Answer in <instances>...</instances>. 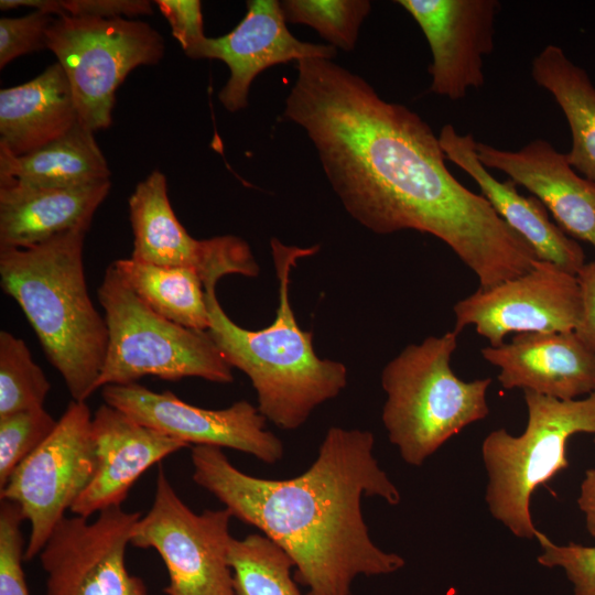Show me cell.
<instances>
[{
	"label": "cell",
	"mask_w": 595,
	"mask_h": 595,
	"mask_svg": "<svg viewBox=\"0 0 595 595\" xmlns=\"http://www.w3.org/2000/svg\"><path fill=\"white\" fill-rule=\"evenodd\" d=\"M154 3L167 20L171 32L184 53L202 60L207 36L204 33L202 2L198 0H155Z\"/></svg>",
	"instance_id": "cell-33"
},
{
	"label": "cell",
	"mask_w": 595,
	"mask_h": 595,
	"mask_svg": "<svg viewBox=\"0 0 595 595\" xmlns=\"http://www.w3.org/2000/svg\"><path fill=\"white\" fill-rule=\"evenodd\" d=\"M46 48L69 82L79 123L95 132L111 125L116 91L128 74L159 63L165 47L143 21L62 15L47 30Z\"/></svg>",
	"instance_id": "cell-8"
},
{
	"label": "cell",
	"mask_w": 595,
	"mask_h": 595,
	"mask_svg": "<svg viewBox=\"0 0 595 595\" xmlns=\"http://www.w3.org/2000/svg\"><path fill=\"white\" fill-rule=\"evenodd\" d=\"M23 520L15 502L1 499L0 595H30L22 567L26 545L20 528Z\"/></svg>",
	"instance_id": "cell-30"
},
{
	"label": "cell",
	"mask_w": 595,
	"mask_h": 595,
	"mask_svg": "<svg viewBox=\"0 0 595 595\" xmlns=\"http://www.w3.org/2000/svg\"><path fill=\"white\" fill-rule=\"evenodd\" d=\"M105 403L137 422L184 443L237 450L273 464L283 444L266 429V418L246 400L220 410L190 404L171 391L155 392L137 382L102 387Z\"/></svg>",
	"instance_id": "cell-13"
},
{
	"label": "cell",
	"mask_w": 595,
	"mask_h": 595,
	"mask_svg": "<svg viewBox=\"0 0 595 595\" xmlns=\"http://www.w3.org/2000/svg\"><path fill=\"white\" fill-rule=\"evenodd\" d=\"M582 312L575 333L595 351V260L585 262L576 273Z\"/></svg>",
	"instance_id": "cell-35"
},
{
	"label": "cell",
	"mask_w": 595,
	"mask_h": 595,
	"mask_svg": "<svg viewBox=\"0 0 595 595\" xmlns=\"http://www.w3.org/2000/svg\"><path fill=\"white\" fill-rule=\"evenodd\" d=\"M93 414L71 401L51 435L12 473L0 498L15 502L30 523L24 561L40 554L56 524L91 482L96 455Z\"/></svg>",
	"instance_id": "cell-10"
},
{
	"label": "cell",
	"mask_w": 595,
	"mask_h": 595,
	"mask_svg": "<svg viewBox=\"0 0 595 595\" xmlns=\"http://www.w3.org/2000/svg\"><path fill=\"white\" fill-rule=\"evenodd\" d=\"M422 30L431 53L430 90L451 100L484 85L483 58L494 50L496 0H398Z\"/></svg>",
	"instance_id": "cell-15"
},
{
	"label": "cell",
	"mask_w": 595,
	"mask_h": 595,
	"mask_svg": "<svg viewBox=\"0 0 595 595\" xmlns=\"http://www.w3.org/2000/svg\"><path fill=\"white\" fill-rule=\"evenodd\" d=\"M286 23L313 28L329 45L353 51L359 30L371 10L368 0H283Z\"/></svg>",
	"instance_id": "cell-28"
},
{
	"label": "cell",
	"mask_w": 595,
	"mask_h": 595,
	"mask_svg": "<svg viewBox=\"0 0 595 595\" xmlns=\"http://www.w3.org/2000/svg\"><path fill=\"white\" fill-rule=\"evenodd\" d=\"M439 141L446 160L467 173L480 188L497 215L532 248L539 261L552 263L576 273L585 263L583 248L555 223L536 196H524L512 180H497L479 161L476 140L470 133L461 134L444 125Z\"/></svg>",
	"instance_id": "cell-20"
},
{
	"label": "cell",
	"mask_w": 595,
	"mask_h": 595,
	"mask_svg": "<svg viewBox=\"0 0 595 595\" xmlns=\"http://www.w3.org/2000/svg\"><path fill=\"white\" fill-rule=\"evenodd\" d=\"M87 228L29 248L0 249L3 292L21 307L74 401L85 402L108 347V327L88 294L83 250Z\"/></svg>",
	"instance_id": "cell-4"
},
{
	"label": "cell",
	"mask_w": 595,
	"mask_h": 595,
	"mask_svg": "<svg viewBox=\"0 0 595 595\" xmlns=\"http://www.w3.org/2000/svg\"><path fill=\"white\" fill-rule=\"evenodd\" d=\"M108 347L97 388L133 383L153 376L218 383L234 380L231 366L206 331L177 325L152 311L111 264L98 288Z\"/></svg>",
	"instance_id": "cell-7"
},
{
	"label": "cell",
	"mask_w": 595,
	"mask_h": 595,
	"mask_svg": "<svg viewBox=\"0 0 595 595\" xmlns=\"http://www.w3.org/2000/svg\"><path fill=\"white\" fill-rule=\"evenodd\" d=\"M110 174L94 132L80 123L23 155L0 149V185L72 187L108 181Z\"/></svg>",
	"instance_id": "cell-23"
},
{
	"label": "cell",
	"mask_w": 595,
	"mask_h": 595,
	"mask_svg": "<svg viewBox=\"0 0 595 595\" xmlns=\"http://www.w3.org/2000/svg\"><path fill=\"white\" fill-rule=\"evenodd\" d=\"M91 433L96 470L71 507L76 516L90 517L121 506L137 479L151 466L188 445L145 426L104 403L93 414Z\"/></svg>",
	"instance_id": "cell-17"
},
{
	"label": "cell",
	"mask_w": 595,
	"mask_h": 595,
	"mask_svg": "<svg viewBox=\"0 0 595 595\" xmlns=\"http://www.w3.org/2000/svg\"><path fill=\"white\" fill-rule=\"evenodd\" d=\"M231 517L227 508L195 513L160 467L152 506L133 526L130 543L160 554L166 595H236L228 564Z\"/></svg>",
	"instance_id": "cell-9"
},
{
	"label": "cell",
	"mask_w": 595,
	"mask_h": 595,
	"mask_svg": "<svg viewBox=\"0 0 595 595\" xmlns=\"http://www.w3.org/2000/svg\"><path fill=\"white\" fill-rule=\"evenodd\" d=\"M476 153L484 166L506 173L540 199L567 236L595 247V181L576 172L565 153L544 139L518 151L477 141Z\"/></svg>",
	"instance_id": "cell-18"
},
{
	"label": "cell",
	"mask_w": 595,
	"mask_h": 595,
	"mask_svg": "<svg viewBox=\"0 0 595 595\" xmlns=\"http://www.w3.org/2000/svg\"><path fill=\"white\" fill-rule=\"evenodd\" d=\"M536 539L542 549L537 559L540 565L562 569L572 584L573 595H595V547L573 542L559 545L540 531Z\"/></svg>",
	"instance_id": "cell-31"
},
{
	"label": "cell",
	"mask_w": 595,
	"mask_h": 595,
	"mask_svg": "<svg viewBox=\"0 0 595 595\" xmlns=\"http://www.w3.org/2000/svg\"><path fill=\"white\" fill-rule=\"evenodd\" d=\"M374 443L369 431L332 426L314 463L288 479L248 475L220 447L195 445L192 477L290 555L305 595H351L357 576L392 574L405 564L372 542L363 517V496L391 506L401 499L372 454Z\"/></svg>",
	"instance_id": "cell-2"
},
{
	"label": "cell",
	"mask_w": 595,
	"mask_h": 595,
	"mask_svg": "<svg viewBox=\"0 0 595 595\" xmlns=\"http://www.w3.org/2000/svg\"><path fill=\"white\" fill-rule=\"evenodd\" d=\"M140 512L121 506L98 512L89 522L64 517L39 558L46 573V595H149L143 580L126 567V549Z\"/></svg>",
	"instance_id": "cell-11"
},
{
	"label": "cell",
	"mask_w": 595,
	"mask_h": 595,
	"mask_svg": "<svg viewBox=\"0 0 595 595\" xmlns=\"http://www.w3.org/2000/svg\"><path fill=\"white\" fill-rule=\"evenodd\" d=\"M283 116L304 130L344 208L370 231L439 238L482 289L532 268V248L452 175L428 122L361 76L332 60L298 61Z\"/></svg>",
	"instance_id": "cell-1"
},
{
	"label": "cell",
	"mask_w": 595,
	"mask_h": 595,
	"mask_svg": "<svg viewBox=\"0 0 595 595\" xmlns=\"http://www.w3.org/2000/svg\"><path fill=\"white\" fill-rule=\"evenodd\" d=\"M528 421L519 436L505 429L483 441L488 474L486 502L491 516L516 537L533 539V491L569 466L566 445L576 433H595V391L582 399L559 400L524 390Z\"/></svg>",
	"instance_id": "cell-6"
},
{
	"label": "cell",
	"mask_w": 595,
	"mask_h": 595,
	"mask_svg": "<svg viewBox=\"0 0 595 595\" xmlns=\"http://www.w3.org/2000/svg\"><path fill=\"white\" fill-rule=\"evenodd\" d=\"M577 505L585 515L588 533L595 538V468L585 472V477L580 487Z\"/></svg>",
	"instance_id": "cell-36"
},
{
	"label": "cell",
	"mask_w": 595,
	"mask_h": 595,
	"mask_svg": "<svg viewBox=\"0 0 595 595\" xmlns=\"http://www.w3.org/2000/svg\"><path fill=\"white\" fill-rule=\"evenodd\" d=\"M531 76L560 106L571 132L565 153L571 166L595 181V86L582 67L558 45L549 44L533 58Z\"/></svg>",
	"instance_id": "cell-24"
},
{
	"label": "cell",
	"mask_w": 595,
	"mask_h": 595,
	"mask_svg": "<svg viewBox=\"0 0 595 595\" xmlns=\"http://www.w3.org/2000/svg\"><path fill=\"white\" fill-rule=\"evenodd\" d=\"M51 383L25 342L0 332V418L43 408Z\"/></svg>",
	"instance_id": "cell-27"
},
{
	"label": "cell",
	"mask_w": 595,
	"mask_h": 595,
	"mask_svg": "<svg viewBox=\"0 0 595 595\" xmlns=\"http://www.w3.org/2000/svg\"><path fill=\"white\" fill-rule=\"evenodd\" d=\"M128 205L133 231L131 258L193 269L204 288L217 285L226 274H259L252 251L241 238L223 235L197 240L186 231L170 204L166 177L159 170L138 183Z\"/></svg>",
	"instance_id": "cell-14"
},
{
	"label": "cell",
	"mask_w": 595,
	"mask_h": 595,
	"mask_svg": "<svg viewBox=\"0 0 595 595\" xmlns=\"http://www.w3.org/2000/svg\"><path fill=\"white\" fill-rule=\"evenodd\" d=\"M79 123L69 82L56 62L33 79L0 90V149L19 156Z\"/></svg>",
	"instance_id": "cell-22"
},
{
	"label": "cell",
	"mask_w": 595,
	"mask_h": 595,
	"mask_svg": "<svg viewBox=\"0 0 595 595\" xmlns=\"http://www.w3.org/2000/svg\"><path fill=\"white\" fill-rule=\"evenodd\" d=\"M482 355L499 369L505 389L521 388L559 400L595 391V351L575 331L516 334L510 343L483 348Z\"/></svg>",
	"instance_id": "cell-19"
},
{
	"label": "cell",
	"mask_w": 595,
	"mask_h": 595,
	"mask_svg": "<svg viewBox=\"0 0 595 595\" xmlns=\"http://www.w3.org/2000/svg\"><path fill=\"white\" fill-rule=\"evenodd\" d=\"M112 266L152 311L177 325L208 331L206 293L195 270L158 266L133 258L116 260Z\"/></svg>",
	"instance_id": "cell-25"
},
{
	"label": "cell",
	"mask_w": 595,
	"mask_h": 595,
	"mask_svg": "<svg viewBox=\"0 0 595 595\" xmlns=\"http://www.w3.org/2000/svg\"><path fill=\"white\" fill-rule=\"evenodd\" d=\"M457 336L452 331L411 344L382 370V423L411 466H421L448 439L489 413L491 379L464 381L452 370Z\"/></svg>",
	"instance_id": "cell-5"
},
{
	"label": "cell",
	"mask_w": 595,
	"mask_h": 595,
	"mask_svg": "<svg viewBox=\"0 0 595 595\" xmlns=\"http://www.w3.org/2000/svg\"><path fill=\"white\" fill-rule=\"evenodd\" d=\"M270 246L279 283L273 322L258 331L237 325L219 304L216 285H208L204 288L207 332L228 364L250 379L259 412L282 430H295L317 405L340 393L347 385V369L315 354L313 334L300 327L291 305L292 268L300 259L316 253L318 246H286L275 238Z\"/></svg>",
	"instance_id": "cell-3"
},
{
	"label": "cell",
	"mask_w": 595,
	"mask_h": 595,
	"mask_svg": "<svg viewBox=\"0 0 595 595\" xmlns=\"http://www.w3.org/2000/svg\"><path fill=\"white\" fill-rule=\"evenodd\" d=\"M54 18L41 10L19 18H1L0 68L19 56L46 48V33Z\"/></svg>",
	"instance_id": "cell-32"
},
{
	"label": "cell",
	"mask_w": 595,
	"mask_h": 595,
	"mask_svg": "<svg viewBox=\"0 0 595 595\" xmlns=\"http://www.w3.org/2000/svg\"><path fill=\"white\" fill-rule=\"evenodd\" d=\"M57 421L44 408L0 418V489L15 468L54 431Z\"/></svg>",
	"instance_id": "cell-29"
},
{
	"label": "cell",
	"mask_w": 595,
	"mask_h": 595,
	"mask_svg": "<svg viewBox=\"0 0 595 595\" xmlns=\"http://www.w3.org/2000/svg\"><path fill=\"white\" fill-rule=\"evenodd\" d=\"M228 564L236 595H301L290 555L264 534L231 538Z\"/></svg>",
	"instance_id": "cell-26"
},
{
	"label": "cell",
	"mask_w": 595,
	"mask_h": 595,
	"mask_svg": "<svg viewBox=\"0 0 595 595\" xmlns=\"http://www.w3.org/2000/svg\"><path fill=\"white\" fill-rule=\"evenodd\" d=\"M337 50L329 44L302 42L286 28L280 1L249 0L247 13L227 34L208 37L203 58L219 60L230 72L218 99L226 110L237 112L248 105L255 78L277 64L304 58L334 60Z\"/></svg>",
	"instance_id": "cell-16"
},
{
	"label": "cell",
	"mask_w": 595,
	"mask_h": 595,
	"mask_svg": "<svg viewBox=\"0 0 595 595\" xmlns=\"http://www.w3.org/2000/svg\"><path fill=\"white\" fill-rule=\"evenodd\" d=\"M582 304L576 275L536 260L526 273L475 293L454 305L459 334L473 325L490 346L504 344L510 333L575 331Z\"/></svg>",
	"instance_id": "cell-12"
},
{
	"label": "cell",
	"mask_w": 595,
	"mask_h": 595,
	"mask_svg": "<svg viewBox=\"0 0 595 595\" xmlns=\"http://www.w3.org/2000/svg\"><path fill=\"white\" fill-rule=\"evenodd\" d=\"M46 10L54 17L133 18L152 14L147 0H47Z\"/></svg>",
	"instance_id": "cell-34"
},
{
	"label": "cell",
	"mask_w": 595,
	"mask_h": 595,
	"mask_svg": "<svg viewBox=\"0 0 595 595\" xmlns=\"http://www.w3.org/2000/svg\"><path fill=\"white\" fill-rule=\"evenodd\" d=\"M110 187V180L72 187L0 185V249L29 248L88 229Z\"/></svg>",
	"instance_id": "cell-21"
}]
</instances>
